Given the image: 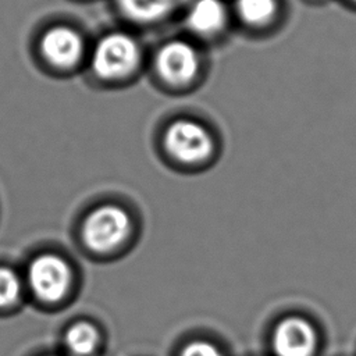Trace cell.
Listing matches in <instances>:
<instances>
[{
    "mask_svg": "<svg viewBox=\"0 0 356 356\" xmlns=\"http://www.w3.org/2000/svg\"><path fill=\"white\" fill-rule=\"evenodd\" d=\"M167 153L182 164H199L214 152V139L210 131L199 121L179 118L172 121L163 136Z\"/></svg>",
    "mask_w": 356,
    "mask_h": 356,
    "instance_id": "obj_3",
    "label": "cell"
},
{
    "mask_svg": "<svg viewBox=\"0 0 356 356\" xmlns=\"http://www.w3.org/2000/svg\"><path fill=\"white\" fill-rule=\"evenodd\" d=\"M317 345L314 325L300 316H286L273 328L271 349L275 356H314Z\"/></svg>",
    "mask_w": 356,
    "mask_h": 356,
    "instance_id": "obj_6",
    "label": "cell"
},
{
    "mask_svg": "<svg viewBox=\"0 0 356 356\" xmlns=\"http://www.w3.org/2000/svg\"><path fill=\"white\" fill-rule=\"evenodd\" d=\"M228 10L222 0H192L186 11V25L197 35H216L227 25Z\"/></svg>",
    "mask_w": 356,
    "mask_h": 356,
    "instance_id": "obj_9",
    "label": "cell"
},
{
    "mask_svg": "<svg viewBox=\"0 0 356 356\" xmlns=\"http://www.w3.org/2000/svg\"><path fill=\"white\" fill-rule=\"evenodd\" d=\"M99 342V330L89 321L72 323L64 334L65 348L74 356H90L97 349Z\"/></svg>",
    "mask_w": 356,
    "mask_h": 356,
    "instance_id": "obj_10",
    "label": "cell"
},
{
    "mask_svg": "<svg viewBox=\"0 0 356 356\" xmlns=\"http://www.w3.org/2000/svg\"><path fill=\"white\" fill-rule=\"evenodd\" d=\"M22 293V281L10 267L0 266V307L14 305Z\"/></svg>",
    "mask_w": 356,
    "mask_h": 356,
    "instance_id": "obj_12",
    "label": "cell"
},
{
    "mask_svg": "<svg viewBox=\"0 0 356 356\" xmlns=\"http://www.w3.org/2000/svg\"><path fill=\"white\" fill-rule=\"evenodd\" d=\"M26 284L38 300L56 303L68 293L72 284V270L64 257L43 253L33 257L28 264Z\"/></svg>",
    "mask_w": 356,
    "mask_h": 356,
    "instance_id": "obj_4",
    "label": "cell"
},
{
    "mask_svg": "<svg viewBox=\"0 0 356 356\" xmlns=\"http://www.w3.org/2000/svg\"><path fill=\"white\" fill-rule=\"evenodd\" d=\"M43 57L53 65L68 68L75 65L83 53L82 36L70 26L57 25L47 29L40 39Z\"/></svg>",
    "mask_w": 356,
    "mask_h": 356,
    "instance_id": "obj_7",
    "label": "cell"
},
{
    "mask_svg": "<svg viewBox=\"0 0 356 356\" xmlns=\"http://www.w3.org/2000/svg\"><path fill=\"white\" fill-rule=\"evenodd\" d=\"M192 0H115L120 11L135 24H156L167 19Z\"/></svg>",
    "mask_w": 356,
    "mask_h": 356,
    "instance_id": "obj_8",
    "label": "cell"
},
{
    "mask_svg": "<svg viewBox=\"0 0 356 356\" xmlns=\"http://www.w3.org/2000/svg\"><path fill=\"white\" fill-rule=\"evenodd\" d=\"M178 356H225L213 342L204 339H193L184 345Z\"/></svg>",
    "mask_w": 356,
    "mask_h": 356,
    "instance_id": "obj_13",
    "label": "cell"
},
{
    "mask_svg": "<svg viewBox=\"0 0 356 356\" xmlns=\"http://www.w3.org/2000/svg\"><path fill=\"white\" fill-rule=\"evenodd\" d=\"M140 63V47L127 32H110L95 44L90 65L96 76L117 81L131 75Z\"/></svg>",
    "mask_w": 356,
    "mask_h": 356,
    "instance_id": "obj_1",
    "label": "cell"
},
{
    "mask_svg": "<svg viewBox=\"0 0 356 356\" xmlns=\"http://www.w3.org/2000/svg\"><path fill=\"white\" fill-rule=\"evenodd\" d=\"M132 221L125 209L117 204H102L83 220L81 236L85 246L96 253H108L121 246L129 236Z\"/></svg>",
    "mask_w": 356,
    "mask_h": 356,
    "instance_id": "obj_2",
    "label": "cell"
},
{
    "mask_svg": "<svg viewBox=\"0 0 356 356\" xmlns=\"http://www.w3.org/2000/svg\"><path fill=\"white\" fill-rule=\"evenodd\" d=\"M235 11L248 25H266L277 13V0H235Z\"/></svg>",
    "mask_w": 356,
    "mask_h": 356,
    "instance_id": "obj_11",
    "label": "cell"
},
{
    "mask_svg": "<svg viewBox=\"0 0 356 356\" xmlns=\"http://www.w3.org/2000/svg\"><path fill=\"white\" fill-rule=\"evenodd\" d=\"M154 67L164 82L172 86H184L197 75L200 57L189 42L175 39L165 42L157 50Z\"/></svg>",
    "mask_w": 356,
    "mask_h": 356,
    "instance_id": "obj_5",
    "label": "cell"
},
{
    "mask_svg": "<svg viewBox=\"0 0 356 356\" xmlns=\"http://www.w3.org/2000/svg\"><path fill=\"white\" fill-rule=\"evenodd\" d=\"M353 1H356V0H353Z\"/></svg>",
    "mask_w": 356,
    "mask_h": 356,
    "instance_id": "obj_14",
    "label": "cell"
}]
</instances>
